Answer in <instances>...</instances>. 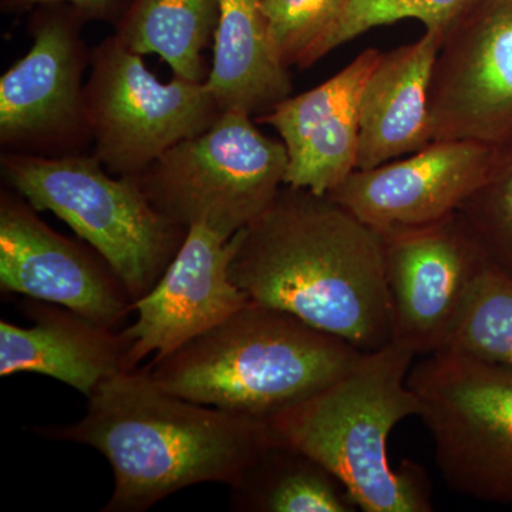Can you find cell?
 Wrapping results in <instances>:
<instances>
[{"instance_id":"obj_18","label":"cell","mask_w":512,"mask_h":512,"mask_svg":"<svg viewBox=\"0 0 512 512\" xmlns=\"http://www.w3.org/2000/svg\"><path fill=\"white\" fill-rule=\"evenodd\" d=\"M288 70L276 53L262 0H220L214 59L205 80L220 109L265 116L292 96Z\"/></svg>"},{"instance_id":"obj_10","label":"cell","mask_w":512,"mask_h":512,"mask_svg":"<svg viewBox=\"0 0 512 512\" xmlns=\"http://www.w3.org/2000/svg\"><path fill=\"white\" fill-rule=\"evenodd\" d=\"M433 141H512V0H478L441 37L429 92Z\"/></svg>"},{"instance_id":"obj_7","label":"cell","mask_w":512,"mask_h":512,"mask_svg":"<svg viewBox=\"0 0 512 512\" xmlns=\"http://www.w3.org/2000/svg\"><path fill=\"white\" fill-rule=\"evenodd\" d=\"M407 384L448 487L512 505V367L441 350L412 366Z\"/></svg>"},{"instance_id":"obj_17","label":"cell","mask_w":512,"mask_h":512,"mask_svg":"<svg viewBox=\"0 0 512 512\" xmlns=\"http://www.w3.org/2000/svg\"><path fill=\"white\" fill-rule=\"evenodd\" d=\"M443 33L382 53L363 90L356 170L417 153L433 143L429 92Z\"/></svg>"},{"instance_id":"obj_11","label":"cell","mask_w":512,"mask_h":512,"mask_svg":"<svg viewBox=\"0 0 512 512\" xmlns=\"http://www.w3.org/2000/svg\"><path fill=\"white\" fill-rule=\"evenodd\" d=\"M382 237L392 340L416 355L441 352L487 256L458 211Z\"/></svg>"},{"instance_id":"obj_6","label":"cell","mask_w":512,"mask_h":512,"mask_svg":"<svg viewBox=\"0 0 512 512\" xmlns=\"http://www.w3.org/2000/svg\"><path fill=\"white\" fill-rule=\"evenodd\" d=\"M288 163L284 141L265 136L247 111L225 110L131 178L173 224L232 238L275 200Z\"/></svg>"},{"instance_id":"obj_16","label":"cell","mask_w":512,"mask_h":512,"mask_svg":"<svg viewBox=\"0 0 512 512\" xmlns=\"http://www.w3.org/2000/svg\"><path fill=\"white\" fill-rule=\"evenodd\" d=\"M33 325L0 322V376L39 373L89 399L104 380L131 372L130 339L55 303L30 299L22 305Z\"/></svg>"},{"instance_id":"obj_4","label":"cell","mask_w":512,"mask_h":512,"mask_svg":"<svg viewBox=\"0 0 512 512\" xmlns=\"http://www.w3.org/2000/svg\"><path fill=\"white\" fill-rule=\"evenodd\" d=\"M363 353L291 313L249 302L141 369L165 392L265 420L336 382Z\"/></svg>"},{"instance_id":"obj_23","label":"cell","mask_w":512,"mask_h":512,"mask_svg":"<svg viewBox=\"0 0 512 512\" xmlns=\"http://www.w3.org/2000/svg\"><path fill=\"white\" fill-rule=\"evenodd\" d=\"M350 0H262L269 33L286 69L318 62L319 47L330 35Z\"/></svg>"},{"instance_id":"obj_20","label":"cell","mask_w":512,"mask_h":512,"mask_svg":"<svg viewBox=\"0 0 512 512\" xmlns=\"http://www.w3.org/2000/svg\"><path fill=\"white\" fill-rule=\"evenodd\" d=\"M220 0H130L114 36L138 55H157L174 76L205 82L202 53L214 40Z\"/></svg>"},{"instance_id":"obj_12","label":"cell","mask_w":512,"mask_h":512,"mask_svg":"<svg viewBox=\"0 0 512 512\" xmlns=\"http://www.w3.org/2000/svg\"><path fill=\"white\" fill-rule=\"evenodd\" d=\"M0 289L55 303L109 329L134 312L106 259L57 234L9 187L0 191Z\"/></svg>"},{"instance_id":"obj_9","label":"cell","mask_w":512,"mask_h":512,"mask_svg":"<svg viewBox=\"0 0 512 512\" xmlns=\"http://www.w3.org/2000/svg\"><path fill=\"white\" fill-rule=\"evenodd\" d=\"M89 22L64 3L30 12L32 47L0 79V144L12 153L60 157L92 143L84 70L92 63L82 32Z\"/></svg>"},{"instance_id":"obj_8","label":"cell","mask_w":512,"mask_h":512,"mask_svg":"<svg viewBox=\"0 0 512 512\" xmlns=\"http://www.w3.org/2000/svg\"><path fill=\"white\" fill-rule=\"evenodd\" d=\"M84 87L93 156L116 177H134L165 151L210 128L222 110L207 82H160L143 55L116 36L92 50Z\"/></svg>"},{"instance_id":"obj_25","label":"cell","mask_w":512,"mask_h":512,"mask_svg":"<svg viewBox=\"0 0 512 512\" xmlns=\"http://www.w3.org/2000/svg\"><path fill=\"white\" fill-rule=\"evenodd\" d=\"M64 5L73 6L87 20H104L116 25L127 9L130 0H0V9L6 15H25L33 9L43 5Z\"/></svg>"},{"instance_id":"obj_2","label":"cell","mask_w":512,"mask_h":512,"mask_svg":"<svg viewBox=\"0 0 512 512\" xmlns=\"http://www.w3.org/2000/svg\"><path fill=\"white\" fill-rule=\"evenodd\" d=\"M37 434L100 451L114 473L104 512H143L192 485L232 487L272 441L264 420L165 392L143 369L104 380L82 420Z\"/></svg>"},{"instance_id":"obj_1","label":"cell","mask_w":512,"mask_h":512,"mask_svg":"<svg viewBox=\"0 0 512 512\" xmlns=\"http://www.w3.org/2000/svg\"><path fill=\"white\" fill-rule=\"evenodd\" d=\"M232 282L249 302L373 352L393 339L380 232L333 201L284 185L235 234Z\"/></svg>"},{"instance_id":"obj_13","label":"cell","mask_w":512,"mask_h":512,"mask_svg":"<svg viewBox=\"0 0 512 512\" xmlns=\"http://www.w3.org/2000/svg\"><path fill=\"white\" fill-rule=\"evenodd\" d=\"M495 153L477 141H433L417 153L353 171L328 197L380 234L423 227L460 210L484 183Z\"/></svg>"},{"instance_id":"obj_5","label":"cell","mask_w":512,"mask_h":512,"mask_svg":"<svg viewBox=\"0 0 512 512\" xmlns=\"http://www.w3.org/2000/svg\"><path fill=\"white\" fill-rule=\"evenodd\" d=\"M6 184L37 212L50 211L99 252L136 303L180 251L188 229L164 218L131 177L92 154L47 157L3 151Z\"/></svg>"},{"instance_id":"obj_15","label":"cell","mask_w":512,"mask_h":512,"mask_svg":"<svg viewBox=\"0 0 512 512\" xmlns=\"http://www.w3.org/2000/svg\"><path fill=\"white\" fill-rule=\"evenodd\" d=\"M380 56L379 50L367 49L315 89L289 96L256 117L284 141L285 185L328 195L356 170L360 100Z\"/></svg>"},{"instance_id":"obj_19","label":"cell","mask_w":512,"mask_h":512,"mask_svg":"<svg viewBox=\"0 0 512 512\" xmlns=\"http://www.w3.org/2000/svg\"><path fill=\"white\" fill-rule=\"evenodd\" d=\"M231 488V510L355 512L348 490L315 458L275 443L261 451Z\"/></svg>"},{"instance_id":"obj_3","label":"cell","mask_w":512,"mask_h":512,"mask_svg":"<svg viewBox=\"0 0 512 512\" xmlns=\"http://www.w3.org/2000/svg\"><path fill=\"white\" fill-rule=\"evenodd\" d=\"M416 356L397 340L363 353L336 382L265 419L272 440L328 468L362 511H433L421 467L404 461L396 470L387 456L397 424L419 417V402L407 384Z\"/></svg>"},{"instance_id":"obj_21","label":"cell","mask_w":512,"mask_h":512,"mask_svg":"<svg viewBox=\"0 0 512 512\" xmlns=\"http://www.w3.org/2000/svg\"><path fill=\"white\" fill-rule=\"evenodd\" d=\"M444 350L512 367V278L490 261L478 274Z\"/></svg>"},{"instance_id":"obj_14","label":"cell","mask_w":512,"mask_h":512,"mask_svg":"<svg viewBox=\"0 0 512 512\" xmlns=\"http://www.w3.org/2000/svg\"><path fill=\"white\" fill-rule=\"evenodd\" d=\"M235 248V235L225 238L204 224L188 228L160 281L134 303L136 322L123 329L131 342V370L151 353L153 360L170 355L248 305L229 276Z\"/></svg>"},{"instance_id":"obj_22","label":"cell","mask_w":512,"mask_h":512,"mask_svg":"<svg viewBox=\"0 0 512 512\" xmlns=\"http://www.w3.org/2000/svg\"><path fill=\"white\" fill-rule=\"evenodd\" d=\"M458 214L490 264L512 278V141L497 148L487 178Z\"/></svg>"},{"instance_id":"obj_24","label":"cell","mask_w":512,"mask_h":512,"mask_svg":"<svg viewBox=\"0 0 512 512\" xmlns=\"http://www.w3.org/2000/svg\"><path fill=\"white\" fill-rule=\"evenodd\" d=\"M478 0H350L316 60L379 26L404 19L420 20L426 30H444Z\"/></svg>"}]
</instances>
